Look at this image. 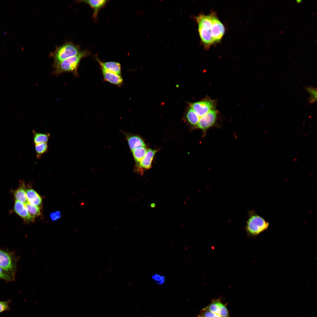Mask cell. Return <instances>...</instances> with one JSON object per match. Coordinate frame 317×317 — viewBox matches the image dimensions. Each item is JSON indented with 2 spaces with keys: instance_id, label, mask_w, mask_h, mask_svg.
I'll return each instance as SVG.
<instances>
[{
  "instance_id": "16",
  "label": "cell",
  "mask_w": 317,
  "mask_h": 317,
  "mask_svg": "<svg viewBox=\"0 0 317 317\" xmlns=\"http://www.w3.org/2000/svg\"><path fill=\"white\" fill-rule=\"evenodd\" d=\"M126 137L129 148L131 151L138 147H146L145 143L140 136L136 135H127Z\"/></svg>"
},
{
  "instance_id": "21",
  "label": "cell",
  "mask_w": 317,
  "mask_h": 317,
  "mask_svg": "<svg viewBox=\"0 0 317 317\" xmlns=\"http://www.w3.org/2000/svg\"><path fill=\"white\" fill-rule=\"evenodd\" d=\"M30 215L35 217L41 215V208L38 207L33 205L28 202L25 204Z\"/></svg>"
},
{
  "instance_id": "10",
  "label": "cell",
  "mask_w": 317,
  "mask_h": 317,
  "mask_svg": "<svg viewBox=\"0 0 317 317\" xmlns=\"http://www.w3.org/2000/svg\"><path fill=\"white\" fill-rule=\"evenodd\" d=\"M14 209L15 213L19 215L26 223L32 222L34 221L35 217L30 215L25 204L23 203L15 200Z\"/></svg>"
},
{
  "instance_id": "4",
  "label": "cell",
  "mask_w": 317,
  "mask_h": 317,
  "mask_svg": "<svg viewBox=\"0 0 317 317\" xmlns=\"http://www.w3.org/2000/svg\"><path fill=\"white\" fill-rule=\"evenodd\" d=\"M81 51L79 47L71 42L57 47L51 54L54 60V66L65 59L77 55Z\"/></svg>"
},
{
  "instance_id": "14",
  "label": "cell",
  "mask_w": 317,
  "mask_h": 317,
  "mask_svg": "<svg viewBox=\"0 0 317 317\" xmlns=\"http://www.w3.org/2000/svg\"><path fill=\"white\" fill-rule=\"evenodd\" d=\"M104 80L112 84L117 86L121 85L123 82L121 75L101 69Z\"/></svg>"
},
{
  "instance_id": "23",
  "label": "cell",
  "mask_w": 317,
  "mask_h": 317,
  "mask_svg": "<svg viewBox=\"0 0 317 317\" xmlns=\"http://www.w3.org/2000/svg\"><path fill=\"white\" fill-rule=\"evenodd\" d=\"M151 278L155 283L159 285L164 284L166 280L165 276L158 273H155L152 274Z\"/></svg>"
},
{
  "instance_id": "3",
  "label": "cell",
  "mask_w": 317,
  "mask_h": 317,
  "mask_svg": "<svg viewBox=\"0 0 317 317\" xmlns=\"http://www.w3.org/2000/svg\"><path fill=\"white\" fill-rule=\"evenodd\" d=\"M90 54V52L87 50L82 51L77 55L62 61L54 66L55 73L58 74L65 72H70L75 76H77L78 67L81 59Z\"/></svg>"
},
{
  "instance_id": "20",
  "label": "cell",
  "mask_w": 317,
  "mask_h": 317,
  "mask_svg": "<svg viewBox=\"0 0 317 317\" xmlns=\"http://www.w3.org/2000/svg\"><path fill=\"white\" fill-rule=\"evenodd\" d=\"M35 149L37 158H40L42 155L47 152L48 146L47 143H42L35 144Z\"/></svg>"
},
{
  "instance_id": "18",
  "label": "cell",
  "mask_w": 317,
  "mask_h": 317,
  "mask_svg": "<svg viewBox=\"0 0 317 317\" xmlns=\"http://www.w3.org/2000/svg\"><path fill=\"white\" fill-rule=\"evenodd\" d=\"M33 141L35 144L42 143H47L50 136L49 133L37 132L34 130L33 131Z\"/></svg>"
},
{
  "instance_id": "17",
  "label": "cell",
  "mask_w": 317,
  "mask_h": 317,
  "mask_svg": "<svg viewBox=\"0 0 317 317\" xmlns=\"http://www.w3.org/2000/svg\"><path fill=\"white\" fill-rule=\"evenodd\" d=\"M147 150L146 147H140L131 151L136 166L138 165L143 158L146 154Z\"/></svg>"
},
{
  "instance_id": "7",
  "label": "cell",
  "mask_w": 317,
  "mask_h": 317,
  "mask_svg": "<svg viewBox=\"0 0 317 317\" xmlns=\"http://www.w3.org/2000/svg\"><path fill=\"white\" fill-rule=\"evenodd\" d=\"M157 151L156 150L152 149H147L143 158L136 166L135 171L139 174H142L145 170L150 168L152 161Z\"/></svg>"
},
{
  "instance_id": "12",
  "label": "cell",
  "mask_w": 317,
  "mask_h": 317,
  "mask_svg": "<svg viewBox=\"0 0 317 317\" xmlns=\"http://www.w3.org/2000/svg\"><path fill=\"white\" fill-rule=\"evenodd\" d=\"M26 193L28 200L29 203L42 208V198L36 191L30 186H28Z\"/></svg>"
},
{
  "instance_id": "5",
  "label": "cell",
  "mask_w": 317,
  "mask_h": 317,
  "mask_svg": "<svg viewBox=\"0 0 317 317\" xmlns=\"http://www.w3.org/2000/svg\"><path fill=\"white\" fill-rule=\"evenodd\" d=\"M17 260L11 252L0 249V267L14 279Z\"/></svg>"
},
{
  "instance_id": "8",
  "label": "cell",
  "mask_w": 317,
  "mask_h": 317,
  "mask_svg": "<svg viewBox=\"0 0 317 317\" xmlns=\"http://www.w3.org/2000/svg\"><path fill=\"white\" fill-rule=\"evenodd\" d=\"M204 308L222 317H230L226 305L219 299L213 300Z\"/></svg>"
},
{
  "instance_id": "28",
  "label": "cell",
  "mask_w": 317,
  "mask_h": 317,
  "mask_svg": "<svg viewBox=\"0 0 317 317\" xmlns=\"http://www.w3.org/2000/svg\"><path fill=\"white\" fill-rule=\"evenodd\" d=\"M296 1L298 3L301 2V1L300 0H297Z\"/></svg>"
},
{
  "instance_id": "19",
  "label": "cell",
  "mask_w": 317,
  "mask_h": 317,
  "mask_svg": "<svg viewBox=\"0 0 317 317\" xmlns=\"http://www.w3.org/2000/svg\"><path fill=\"white\" fill-rule=\"evenodd\" d=\"M186 118L190 123L195 127L200 118L191 107L190 108L187 113Z\"/></svg>"
},
{
  "instance_id": "13",
  "label": "cell",
  "mask_w": 317,
  "mask_h": 317,
  "mask_svg": "<svg viewBox=\"0 0 317 317\" xmlns=\"http://www.w3.org/2000/svg\"><path fill=\"white\" fill-rule=\"evenodd\" d=\"M108 1L107 0H81L80 1L88 4L93 11V18L96 21L100 10L104 7Z\"/></svg>"
},
{
  "instance_id": "22",
  "label": "cell",
  "mask_w": 317,
  "mask_h": 317,
  "mask_svg": "<svg viewBox=\"0 0 317 317\" xmlns=\"http://www.w3.org/2000/svg\"><path fill=\"white\" fill-rule=\"evenodd\" d=\"M305 88L310 95V97L308 99L309 103L311 104L315 103L317 101L316 88L311 86L306 87Z\"/></svg>"
},
{
  "instance_id": "9",
  "label": "cell",
  "mask_w": 317,
  "mask_h": 317,
  "mask_svg": "<svg viewBox=\"0 0 317 317\" xmlns=\"http://www.w3.org/2000/svg\"><path fill=\"white\" fill-rule=\"evenodd\" d=\"M213 105V101L205 100L194 102L192 104L191 106L200 118L212 109Z\"/></svg>"
},
{
  "instance_id": "15",
  "label": "cell",
  "mask_w": 317,
  "mask_h": 317,
  "mask_svg": "<svg viewBox=\"0 0 317 317\" xmlns=\"http://www.w3.org/2000/svg\"><path fill=\"white\" fill-rule=\"evenodd\" d=\"M26 190L25 183L23 181H21L18 188L13 192L16 200L21 202L25 204L28 202Z\"/></svg>"
},
{
  "instance_id": "6",
  "label": "cell",
  "mask_w": 317,
  "mask_h": 317,
  "mask_svg": "<svg viewBox=\"0 0 317 317\" xmlns=\"http://www.w3.org/2000/svg\"><path fill=\"white\" fill-rule=\"evenodd\" d=\"M217 115L216 111L212 109L200 118L196 127L202 131L204 136L206 134L208 130L215 124Z\"/></svg>"
},
{
  "instance_id": "11",
  "label": "cell",
  "mask_w": 317,
  "mask_h": 317,
  "mask_svg": "<svg viewBox=\"0 0 317 317\" xmlns=\"http://www.w3.org/2000/svg\"><path fill=\"white\" fill-rule=\"evenodd\" d=\"M95 59L99 63L101 69L121 75V67L119 63L115 61L103 62L96 57Z\"/></svg>"
},
{
  "instance_id": "25",
  "label": "cell",
  "mask_w": 317,
  "mask_h": 317,
  "mask_svg": "<svg viewBox=\"0 0 317 317\" xmlns=\"http://www.w3.org/2000/svg\"><path fill=\"white\" fill-rule=\"evenodd\" d=\"M0 279L7 281H13L14 279L0 267Z\"/></svg>"
},
{
  "instance_id": "26",
  "label": "cell",
  "mask_w": 317,
  "mask_h": 317,
  "mask_svg": "<svg viewBox=\"0 0 317 317\" xmlns=\"http://www.w3.org/2000/svg\"><path fill=\"white\" fill-rule=\"evenodd\" d=\"M9 300L6 301H0V313L10 310L9 305Z\"/></svg>"
},
{
  "instance_id": "1",
  "label": "cell",
  "mask_w": 317,
  "mask_h": 317,
  "mask_svg": "<svg viewBox=\"0 0 317 317\" xmlns=\"http://www.w3.org/2000/svg\"><path fill=\"white\" fill-rule=\"evenodd\" d=\"M200 37L204 47L208 48L220 41L225 31V27L214 12L207 15L200 14L195 18Z\"/></svg>"
},
{
  "instance_id": "24",
  "label": "cell",
  "mask_w": 317,
  "mask_h": 317,
  "mask_svg": "<svg viewBox=\"0 0 317 317\" xmlns=\"http://www.w3.org/2000/svg\"><path fill=\"white\" fill-rule=\"evenodd\" d=\"M196 317H222L204 308Z\"/></svg>"
},
{
  "instance_id": "2",
  "label": "cell",
  "mask_w": 317,
  "mask_h": 317,
  "mask_svg": "<svg viewBox=\"0 0 317 317\" xmlns=\"http://www.w3.org/2000/svg\"><path fill=\"white\" fill-rule=\"evenodd\" d=\"M249 217L246 222L245 230L249 237H255L267 230L269 223L257 215L253 210H249Z\"/></svg>"
},
{
  "instance_id": "27",
  "label": "cell",
  "mask_w": 317,
  "mask_h": 317,
  "mask_svg": "<svg viewBox=\"0 0 317 317\" xmlns=\"http://www.w3.org/2000/svg\"><path fill=\"white\" fill-rule=\"evenodd\" d=\"M61 216V214L59 211L51 213L50 215L51 219L53 221H55L59 219Z\"/></svg>"
}]
</instances>
